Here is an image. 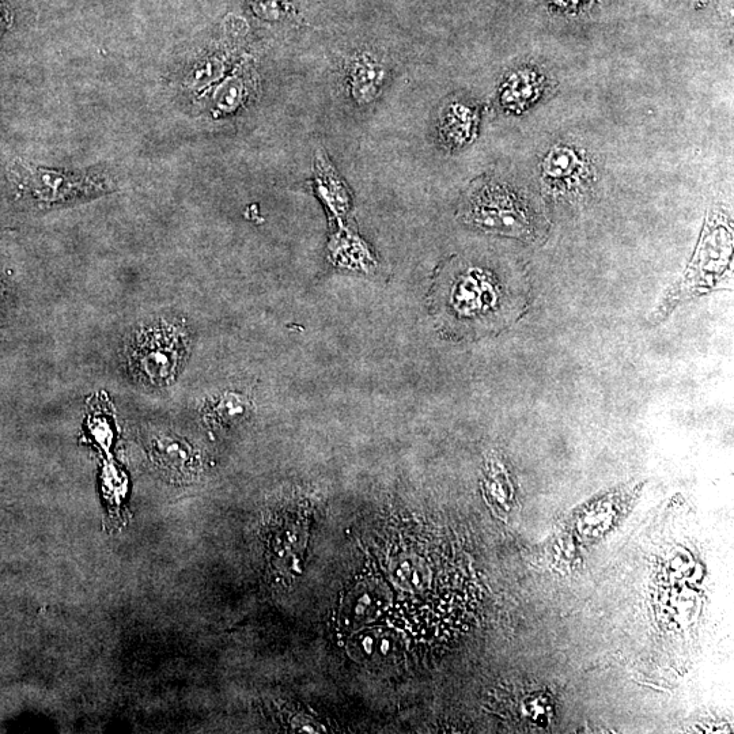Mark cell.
Returning <instances> with one entry per match:
<instances>
[{
  "instance_id": "ba28073f",
  "label": "cell",
  "mask_w": 734,
  "mask_h": 734,
  "mask_svg": "<svg viewBox=\"0 0 734 734\" xmlns=\"http://www.w3.org/2000/svg\"><path fill=\"white\" fill-rule=\"evenodd\" d=\"M251 412L248 397L236 392H225L208 400L203 410L204 421L214 429H223L244 421Z\"/></svg>"
},
{
  "instance_id": "7a4b0ae2",
  "label": "cell",
  "mask_w": 734,
  "mask_h": 734,
  "mask_svg": "<svg viewBox=\"0 0 734 734\" xmlns=\"http://www.w3.org/2000/svg\"><path fill=\"white\" fill-rule=\"evenodd\" d=\"M191 351V332L180 317H155L128 334L123 347L127 373L150 389L170 387L183 372Z\"/></svg>"
},
{
  "instance_id": "5b68a950",
  "label": "cell",
  "mask_w": 734,
  "mask_h": 734,
  "mask_svg": "<svg viewBox=\"0 0 734 734\" xmlns=\"http://www.w3.org/2000/svg\"><path fill=\"white\" fill-rule=\"evenodd\" d=\"M388 79V68L376 56L358 54L348 59L344 68V83L348 96L358 105L376 100Z\"/></svg>"
},
{
  "instance_id": "6da1fadb",
  "label": "cell",
  "mask_w": 734,
  "mask_h": 734,
  "mask_svg": "<svg viewBox=\"0 0 734 734\" xmlns=\"http://www.w3.org/2000/svg\"><path fill=\"white\" fill-rule=\"evenodd\" d=\"M437 320L453 336L499 331L521 316L527 306L522 282L503 281L488 268L454 260L431 290Z\"/></svg>"
},
{
  "instance_id": "277c9868",
  "label": "cell",
  "mask_w": 734,
  "mask_h": 734,
  "mask_svg": "<svg viewBox=\"0 0 734 734\" xmlns=\"http://www.w3.org/2000/svg\"><path fill=\"white\" fill-rule=\"evenodd\" d=\"M26 192L39 203L56 204L89 198L104 192V185L89 177L51 172V170H29L24 177Z\"/></svg>"
},
{
  "instance_id": "7c38bea8",
  "label": "cell",
  "mask_w": 734,
  "mask_h": 734,
  "mask_svg": "<svg viewBox=\"0 0 734 734\" xmlns=\"http://www.w3.org/2000/svg\"><path fill=\"white\" fill-rule=\"evenodd\" d=\"M555 2L563 7H570L577 5L578 0H555Z\"/></svg>"
},
{
  "instance_id": "9c48e42d",
  "label": "cell",
  "mask_w": 734,
  "mask_h": 734,
  "mask_svg": "<svg viewBox=\"0 0 734 734\" xmlns=\"http://www.w3.org/2000/svg\"><path fill=\"white\" fill-rule=\"evenodd\" d=\"M316 184L321 198L334 211V214L347 213L350 199H348L346 185L343 184L342 179L325 157H317Z\"/></svg>"
},
{
  "instance_id": "8fae6325",
  "label": "cell",
  "mask_w": 734,
  "mask_h": 734,
  "mask_svg": "<svg viewBox=\"0 0 734 734\" xmlns=\"http://www.w3.org/2000/svg\"><path fill=\"white\" fill-rule=\"evenodd\" d=\"M257 13L267 20H281L290 11V0H255Z\"/></svg>"
},
{
  "instance_id": "30bf717a",
  "label": "cell",
  "mask_w": 734,
  "mask_h": 734,
  "mask_svg": "<svg viewBox=\"0 0 734 734\" xmlns=\"http://www.w3.org/2000/svg\"><path fill=\"white\" fill-rule=\"evenodd\" d=\"M245 82L247 81L242 77H233L221 86L215 97L219 111L230 113L240 107L242 101L247 98L248 86Z\"/></svg>"
},
{
  "instance_id": "3957f363",
  "label": "cell",
  "mask_w": 734,
  "mask_h": 734,
  "mask_svg": "<svg viewBox=\"0 0 734 734\" xmlns=\"http://www.w3.org/2000/svg\"><path fill=\"white\" fill-rule=\"evenodd\" d=\"M461 218L468 225L499 236L535 241L540 222L535 210L512 189L494 180L478 183L465 196Z\"/></svg>"
},
{
  "instance_id": "8992f818",
  "label": "cell",
  "mask_w": 734,
  "mask_h": 734,
  "mask_svg": "<svg viewBox=\"0 0 734 734\" xmlns=\"http://www.w3.org/2000/svg\"><path fill=\"white\" fill-rule=\"evenodd\" d=\"M150 452L155 463L174 474L194 475L198 469L199 460L194 448L172 434L155 435L150 442Z\"/></svg>"
},
{
  "instance_id": "52a82bcc",
  "label": "cell",
  "mask_w": 734,
  "mask_h": 734,
  "mask_svg": "<svg viewBox=\"0 0 734 734\" xmlns=\"http://www.w3.org/2000/svg\"><path fill=\"white\" fill-rule=\"evenodd\" d=\"M478 112L467 102L456 101L444 109L440 117L441 139L446 146L460 147L475 138Z\"/></svg>"
}]
</instances>
